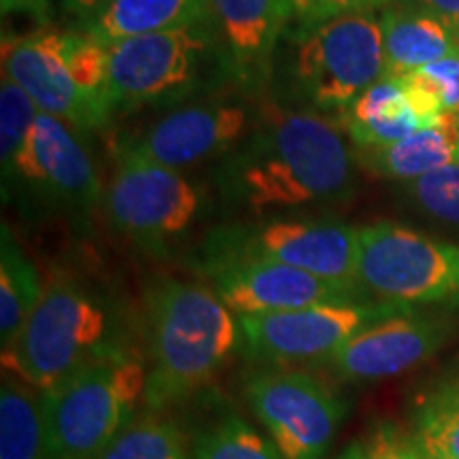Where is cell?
I'll return each instance as SVG.
<instances>
[{"instance_id": "cell-4", "label": "cell", "mask_w": 459, "mask_h": 459, "mask_svg": "<svg viewBox=\"0 0 459 459\" xmlns=\"http://www.w3.org/2000/svg\"><path fill=\"white\" fill-rule=\"evenodd\" d=\"M119 355L130 351L117 307L94 287L54 274L20 336L3 351V368L49 392L85 366Z\"/></svg>"}, {"instance_id": "cell-14", "label": "cell", "mask_w": 459, "mask_h": 459, "mask_svg": "<svg viewBox=\"0 0 459 459\" xmlns=\"http://www.w3.org/2000/svg\"><path fill=\"white\" fill-rule=\"evenodd\" d=\"M17 189L68 213H88L94 209L102 198V187L82 132L54 115L39 113L4 200Z\"/></svg>"}, {"instance_id": "cell-33", "label": "cell", "mask_w": 459, "mask_h": 459, "mask_svg": "<svg viewBox=\"0 0 459 459\" xmlns=\"http://www.w3.org/2000/svg\"><path fill=\"white\" fill-rule=\"evenodd\" d=\"M49 4L51 0H0L4 15L22 13L30 15L39 22H45L49 17Z\"/></svg>"}, {"instance_id": "cell-36", "label": "cell", "mask_w": 459, "mask_h": 459, "mask_svg": "<svg viewBox=\"0 0 459 459\" xmlns=\"http://www.w3.org/2000/svg\"><path fill=\"white\" fill-rule=\"evenodd\" d=\"M446 392H451V394H455V395H459V377H455L451 381V385L449 387H445Z\"/></svg>"}, {"instance_id": "cell-15", "label": "cell", "mask_w": 459, "mask_h": 459, "mask_svg": "<svg viewBox=\"0 0 459 459\" xmlns=\"http://www.w3.org/2000/svg\"><path fill=\"white\" fill-rule=\"evenodd\" d=\"M211 290L237 317L298 311L317 304L361 302L366 291L257 257H203Z\"/></svg>"}, {"instance_id": "cell-32", "label": "cell", "mask_w": 459, "mask_h": 459, "mask_svg": "<svg viewBox=\"0 0 459 459\" xmlns=\"http://www.w3.org/2000/svg\"><path fill=\"white\" fill-rule=\"evenodd\" d=\"M423 11L438 17L453 32H459V0H419Z\"/></svg>"}, {"instance_id": "cell-10", "label": "cell", "mask_w": 459, "mask_h": 459, "mask_svg": "<svg viewBox=\"0 0 459 459\" xmlns=\"http://www.w3.org/2000/svg\"><path fill=\"white\" fill-rule=\"evenodd\" d=\"M245 395L283 459H324L347 415V402L308 372H254Z\"/></svg>"}, {"instance_id": "cell-5", "label": "cell", "mask_w": 459, "mask_h": 459, "mask_svg": "<svg viewBox=\"0 0 459 459\" xmlns=\"http://www.w3.org/2000/svg\"><path fill=\"white\" fill-rule=\"evenodd\" d=\"M3 74L82 134L107 128L115 115L108 99V49L85 32L43 30L4 34Z\"/></svg>"}, {"instance_id": "cell-27", "label": "cell", "mask_w": 459, "mask_h": 459, "mask_svg": "<svg viewBox=\"0 0 459 459\" xmlns=\"http://www.w3.org/2000/svg\"><path fill=\"white\" fill-rule=\"evenodd\" d=\"M415 443L426 459H459V395L443 389L419 409Z\"/></svg>"}, {"instance_id": "cell-6", "label": "cell", "mask_w": 459, "mask_h": 459, "mask_svg": "<svg viewBox=\"0 0 459 459\" xmlns=\"http://www.w3.org/2000/svg\"><path fill=\"white\" fill-rule=\"evenodd\" d=\"M107 49L108 99L115 113L181 107L232 85L211 22L126 39Z\"/></svg>"}, {"instance_id": "cell-31", "label": "cell", "mask_w": 459, "mask_h": 459, "mask_svg": "<svg viewBox=\"0 0 459 459\" xmlns=\"http://www.w3.org/2000/svg\"><path fill=\"white\" fill-rule=\"evenodd\" d=\"M364 446L368 459H426L415 440L392 423H381Z\"/></svg>"}, {"instance_id": "cell-37", "label": "cell", "mask_w": 459, "mask_h": 459, "mask_svg": "<svg viewBox=\"0 0 459 459\" xmlns=\"http://www.w3.org/2000/svg\"><path fill=\"white\" fill-rule=\"evenodd\" d=\"M455 119H457V124H459V115H457V117H455Z\"/></svg>"}, {"instance_id": "cell-7", "label": "cell", "mask_w": 459, "mask_h": 459, "mask_svg": "<svg viewBox=\"0 0 459 459\" xmlns=\"http://www.w3.org/2000/svg\"><path fill=\"white\" fill-rule=\"evenodd\" d=\"M147 368L134 355L90 364L43 392L49 459H102L145 404Z\"/></svg>"}, {"instance_id": "cell-26", "label": "cell", "mask_w": 459, "mask_h": 459, "mask_svg": "<svg viewBox=\"0 0 459 459\" xmlns=\"http://www.w3.org/2000/svg\"><path fill=\"white\" fill-rule=\"evenodd\" d=\"M41 113L30 96L3 74L0 85V169H3V196L15 179L17 162L24 152L34 119Z\"/></svg>"}, {"instance_id": "cell-29", "label": "cell", "mask_w": 459, "mask_h": 459, "mask_svg": "<svg viewBox=\"0 0 459 459\" xmlns=\"http://www.w3.org/2000/svg\"><path fill=\"white\" fill-rule=\"evenodd\" d=\"M402 77L411 79L419 88L428 91L432 99L438 100L446 115L457 117L459 115V54H453L445 60L419 68Z\"/></svg>"}, {"instance_id": "cell-8", "label": "cell", "mask_w": 459, "mask_h": 459, "mask_svg": "<svg viewBox=\"0 0 459 459\" xmlns=\"http://www.w3.org/2000/svg\"><path fill=\"white\" fill-rule=\"evenodd\" d=\"M359 285L377 302L417 307L459 300V245L395 221L359 228Z\"/></svg>"}, {"instance_id": "cell-1", "label": "cell", "mask_w": 459, "mask_h": 459, "mask_svg": "<svg viewBox=\"0 0 459 459\" xmlns=\"http://www.w3.org/2000/svg\"><path fill=\"white\" fill-rule=\"evenodd\" d=\"M338 119L273 100L260 124L217 160L223 203L255 217L351 200L358 156Z\"/></svg>"}, {"instance_id": "cell-23", "label": "cell", "mask_w": 459, "mask_h": 459, "mask_svg": "<svg viewBox=\"0 0 459 459\" xmlns=\"http://www.w3.org/2000/svg\"><path fill=\"white\" fill-rule=\"evenodd\" d=\"M45 283L15 234L3 223L0 234V344L3 351L20 336L30 313L41 300Z\"/></svg>"}, {"instance_id": "cell-2", "label": "cell", "mask_w": 459, "mask_h": 459, "mask_svg": "<svg viewBox=\"0 0 459 459\" xmlns=\"http://www.w3.org/2000/svg\"><path fill=\"white\" fill-rule=\"evenodd\" d=\"M149 370L145 406H179L209 385L240 349L238 317L211 287L162 279L147 296Z\"/></svg>"}, {"instance_id": "cell-18", "label": "cell", "mask_w": 459, "mask_h": 459, "mask_svg": "<svg viewBox=\"0 0 459 459\" xmlns=\"http://www.w3.org/2000/svg\"><path fill=\"white\" fill-rule=\"evenodd\" d=\"M342 130L355 149L385 147L426 130L409 91L398 77H385L359 96L341 117Z\"/></svg>"}, {"instance_id": "cell-11", "label": "cell", "mask_w": 459, "mask_h": 459, "mask_svg": "<svg viewBox=\"0 0 459 459\" xmlns=\"http://www.w3.org/2000/svg\"><path fill=\"white\" fill-rule=\"evenodd\" d=\"M404 311L409 307L361 300L238 317L240 349L262 364H325L361 330Z\"/></svg>"}, {"instance_id": "cell-22", "label": "cell", "mask_w": 459, "mask_h": 459, "mask_svg": "<svg viewBox=\"0 0 459 459\" xmlns=\"http://www.w3.org/2000/svg\"><path fill=\"white\" fill-rule=\"evenodd\" d=\"M0 459H49L43 392L11 372L0 387Z\"/></svg>"}, {"instance_id": "cell-13", "label": "cell", "mask_w": 459, "mask_h": 459, "mask_svg": "<svg viewBox=\"0 0 459 459\" xmlns=\"http://www.w3.org/2000/svg\"><path fill=\"white\" fill-rule=\"evenodd\" d=\"M251 111L240 102L196 100L175 107L117 143V158L170 170L221 160L249 134Z\"/></svg>"}, {"instance_id": "cell-19", "label": "cell", "mask_w": 459, "mask_h": 459, "mask_svg": "<svg viewBox=\"0 0 459 459\" xmlns=\"http://www.w3.org/2000/svg\"><path fill=\"white\" fill-rule=\"evenodd\" d=\"M378 22L389 77H402L459 54L457 34L428 11L394 4Z\"/></svg>"}, {"instance_id": "cell-20", "label": "cell", "mask_w": 459, "mask_h": 459, "mask_svg": "<svg viewBox=\"0 0 459 459\" xmlns=\"http://www.w3.org/2000/svg\"><path fill=\"white\" fill-rule=\"evenodd\" d=\"M211 22V0H111L82 32L102 45Z\"/></svg>"}, {"instance_id": "cell-38", "label": "cell", "mask_w": 459, "mask_h": 459, "mask_svg": "<svg viewBox=\"0 0 459 459\" xmlns=\"http://www.w3.org/2000/svg\"><path fill=\"white\" fill-rule=\"evenodd\" d=\"M457 41H459V32H457Z\"/></svg>"}, {"instance_id": "cell-24", "label": "cell", "mask_w": 459, "mask_h": 459, "mask_svg": "<svg viewBox=\"0 0 459 459\" xmlns=\"http://www.w3.org/2000/svg\"><path fill=\"white\" fill-rule=\"evenodd\" d=\"M192 459H283L268 436L237 412H221L200 426L189 440Z\"/></svg>"}, {"instance_id": "cell-16", "label": "cell", "mask_w": 459, "mask_h": 459, "mask_svg": "<svg viewBox=\"0 0 459 459\" xmlns=\"http://www.w3.org/2000/svg\"><path fill=\"white\" fill-rule=\"evenodd\" d=\"M290 24V0H211V26L230 83L247 99L271 96L274 57Z\"/></svg>"}, {"instance_id": "cell-28", "label": "cell", "mask_w": 459, "mask_h": 459, "mask_svg": "<svg viewBox=\"0 0 459 459\" xmlns=\"http://www.w3.org/2000/svg\"><path fill=\"white\" fill-rule=\"evenodd\" d=\"M406 196L432 220L459 228V162L406 183Z\"/></svg>"}, {"instance_id": "cell-21", "label": "cell", "mask_w": 459, "mask_h": 459, "mask_svg": "<svg viewBox=\"0 0 459 459\" xmlns=\"http://www.w3.org/2000/svg\"><path fill=\"white\" fill-rule=\"evenodd\" d=\"M355 149V147H353ZM358 164L378 177L406 183L421 179L445 166L459 162V124L446 119L438 128L419 130L385 147L355 149Z\"/></svg>"}, {"instance_id": "cell-17", "label": "cell", "mask_w": 459, "mask_h": 459, "mask_svg": "<svg viewBox=\"0 0 459 459\" xmlns=\"http://www.w3.org/2000/svg\"><path fill=\"white\" fill-rule=\"evenodd\" d=\"M451 332L449 319L419 315L409 308L364 328L325 364L344 381L389 378L438 353Z\"/></svg>"}, {"instance_id": "cell-9", "label": "cell", "mask_w": 459, "mask_h": 459, "mask_svg": "<svg viewBox=\"0 0 459 459\" xmlns=\"http://www.w3.org/2000/svg\"><path fill=\"white\" fill-rule=\"evenodd\" d=\"M204 257H257L359 287V228L324 217H271L215 230Z\"/></svg>"}, {"instance_id": "cell-3", "label": "cell", "mask_w": 459, "mask_h": 459, "mask_svg": "<svg viewBox=\"0 0 459 459\" xmlns=\"http://www.w3.org/2000/svg\"><path fill=\"white\" fill-rule=\"evenodd\" d=\"M387 74L375 13L290 24L274 57L271 96L279 105L341 115Z\"/></svg>"}, {"instance_id": "cell-34", "label": "cell", "mask_w": 459, "mask_h": 459, "mask_svg": "<svg viewBox=\"0 0 459 459\" xmlns=\"http://www.w3.org/2000/svg\"><path fill=\"white\" fill-rule=\"evenodd\" d=\"M111 0H62V11L66 15L74 17V20L82 22V26L94 17L99 11H102Z\"/></svg>"}, {"instance_id": "cell-12", "label": "cell", "mask_w": 459, "mask_h": 459, "mask_svg": "<svg viewBox=\"0 0 459 459\" xmlns=\"http://www.w3.org/2000/svg\"><path fill=\"white\" fill-rule=\"evenodd\" d=\"M105 206L115 230L145 249H162L196 221L203 194L181 170L117 158Z\"/></svg>"}, {"instance_id": "cell-30", "label": "cell", "mask_w": 459, "mask_h": 459, "mask_svg": "<svg viewBox=\"0 0 459 459\" xmlns=\"http://www.w3.org/2000/svg\"><path fill=\"white\" fill-rule=\"evenodd\" d=\"M398 0H290L291 24H319L341 15L375 13L389 9Z\"/></svg>"}, {"instance_id": "cell-35", "label": "cell", "mask_w": 459, "mask_h": 459, "mask_svg": "<svg viewBox=\"0 0 459 459\" xmlns=\"http://www.w3.org/2000/svg\"><path fill=\"white\" fill-rule=\"evenodd\" d=\"M338 459H368V455H366V446L364 445L353 443L341 453V457H338Z\"/></svg>"}, {"instance_id": "cell-25", "label": "cell", "mask_w": 459, "mask_h": 459, "mask_svg": "<svg viewBox=\"0 0 459 459\" xmlns=\"http://www.w3.org/2000/svg\"><path fill=\"white\" fill-rule=\"evenodd\" d=\"M102 459H192L179 428L156 412L139 415Z\"/></svg>"}]
</instances>
